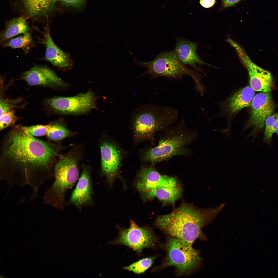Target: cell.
I'll use <instances>...</instances> for the list:
<instances>
[{
    "instance_id": "1",
    "label": "cell",
    "mask_w": 278,
    "mask_h": 278,
    "mask_svg": "<svg viewBox=\"0 0 278 278\" xmlns=\"http://www.w3.org/2000/svg\"><path fill=\"white\" fill-rule=\"evenodd\" d=\"M64 147L35 138L23 127H14L4 136L1 144L0 169L2 177L25 181L51 175Z\"/></svg>"
},
{
    "instance_id": "2",
    "label": "cell",
    "mask_w": 278,
    "mask_h": 278,
    "mask_svg": "<svg viewBox=\"0 0 278 278\" xmlns=\"http://www.w3.org/2000/svg\"><path fill=\"white\" fill-rule=\"evenodd\" d=\"M224 205L222 204L213 208H199L183 203L171 213L158 216L155 224L171 237L192 245L196 239L207 240L202 229L213 222Z\"/></svg>"
},
{
    "instance_id": "3",
    "label": "cell",
    "mask_w": 278,
    "mask_h": 278,
    "mask_svg": "<svg viewBox=\"0 0 278 278\" xmlns=\"http://www.w3.org/2000/svg\"><path fill=\"white\" fill-rule=\"evenodd\" d=\"M158 144L144 153V161L153 164L177 156H187L191 152L188 146L196 137L195 132L187 128L184 119L177 125L163 131Z\"/></svg>"
},
{
    "instance_id": "4",
    "label": "cell",
    "mask_w": 278,
    "mask_h": 278,
    "mask_svg": "<svg viewBox=\"0 0 278 278\" xmlns=\"http://www.w3.org/2000/svg\"><path fill=\"white\" fill-rule=\"evenodd\" d=\"M178 115L177 110L171 107L148 104L141 106L132 115L134 136L139 140L152 139L157 132L175 124Z\"/></svg>"
},
{
    "instance_id": "5",
    "label": "cell",
    "mask_w": 278,
    "mask_h": 278,
    "mask_svg": "<svg viewBox=\"0 0 278 278\" xmlns=\"http://www.w3.org/2000/svg\"><path fill=\"white\" fill-rule=\"evenodd\" d=\"M77 157L72 152L62 155L55 165L54 181L44 198L47 203L57 208H63L66 192L73 186L78 178Z\"/></svg>"
},
{
    "instance_id": "6",
    "label": "cell",
    "mask_w": 278,
    "mask_h": 278,
    "mask_svg": "<svg viewBox=\"0 0 278 278\" xmlns=\"http://www.w3.org/2000/svg\"><path fill=\"white\" fill-rule=\"evenodd\" d=\"M134 63L146 70L140 76L148 75L155 79L165 77L175 79H181L183 75L190 76L194 81L195 90L200 92L201 86L197 72L187 67L179 60L174 51L164 52L158 54L154 59L149 62L137 61L133 57Z\"/></svg>"
},
{
    "instance_id": "7",
    "label": "cell",
    "mask_w": 278,
    "mask_h": 278,
    "mask_svg": "<svg viewBox=\"0 0 278 278\" xmlns=\"http://www.w3.org/2000/svg\"><path fill=\"white\" fill-rule=\"evenodd\" d=\"M163 246L166 255L159 268L172 266L179 274H185L193 271L201 264L199 252L181 240L171 237Z\"/></svg>"
},
{
    "instance_id": "8",
    "label": "cell",
    "mask_w": 278,
    "mask_h": 278,
    "mask_svg": "<svg viewBox=\"0 0 278 278\" xmlns=\"http://www.w3.org/2000/svg\"><path fill=\"white\" fill-rule=\"evenodd\" d=\"M97 99L94 93L89 90L73 96L53 97L48 99L46 103L56 113L79 115L86 114L96 109Z\"/></svg>"
},
{
    "instance_id": "9",
    "label": "cell",
    "mask_w": 278,
    "mask_h": 278,
    "mask_svg": "<svg viewBox=\"0 0 278 278\" xmlns=\"http://www.w3.org/2000/svg\"><path fill=\"white\" fill-rule=\"evenodd\" d=\"M229 43L235 49L238 56L247 70L250 86L257 91L270 92L272 87L273 80L270 73L253 62L245 50L232 40Z\"/></svg>"
},
{
    "instance_id": "10",
    "label": "cell",
    "mask_w": 278,
    "mask_h": 278,
    "mask_svg": "<svg viewBox=\"0 0 278 278\" xmlns=\"http://www.w3.org/2000/svg\"><path fill=\"white\" fill-rule=\"evenodd\" d=\"M250 117L241 132V134L248 128L254 127L247 137L255 135L263 128L266 118L273 113L275 106L270 92H262L254 97L251 102Z\"/></svg>"
},
{
    "instance_id": "11",
    "label": "cell",
    "mask_w": 278,
    "mask_h": 278,
    "mask_svg": "<svg viewBox=\"0 0 278 278\" xmlns=\"http://www.w3.org/2000/svg\"><path fill=\"white\" fill-rule=\"evenodd\" d=\"M178 184L175 177L161 175L152 166L141 170L136 186L142 197L145 199L150 200L153 198V193L157 188Z\"/></svg>"
},
{
    "instance_id": "12",
    "label": "cell",
    "mask_w": 278,
    "mask_h": 278,
    "mask_svg": "<svg viewBox=\"0 0 278 278\" xmlns=\"http://www.w3.org/2000/svg\"><path fill=\"white\" fill-rule=\"evenodd\" d=\"M156 239L152 232L148 228L139 227L131 221L130 227L121 231L115 243L123 245L137 251L146 247H153Z\"/></svg>"
},
{
    "instance_id": "13",
    "label": "cell",
    "mask_w": 278,
    "mask_h": 278,
    "mask_svg": "<svg viewBox=\"0 0 278 278\" xmlns=\"http://www.w3.org/2000/svg\"><path fill=\"white\" fill-rule=\"evenodd\" d=\"M21 79L31 85H40L66 88L68 84L63 80L48 67L35 65L24 72Z\"/></svg>"
},
{
    "instance_id": "14",
    "label": "cell",
    "mask_w": 278,
    "mask_h": 278,
    "mask_svg": "<svg viewBox=\"0 0 278 278\" xmlns=\"http://www.w3.org/2000/svg\"><path fill=\"white\" fill-rule=\"evenodd\" d=\"M102 171L110 184L117 175L121 158V151L117 146L108 141L100 146Z\"/></svg>"
},
{
    "instance_id": "15",
    "label": "cell",
    "mask_w": 278,
    "mask_h": 278,
    "mask_svg": "<svg viewBox=\"0 0 278 278\" xmlns=\"http://www.w3.org/2000/svg\"><path fill=\"white\" fill-rule=\"evenodd\" d=\"M92 189L90 171L86 166L83 167L82 172L70 200L71 204L80 209L91 204Z\"/></svg>"
},
{
    "instance_id": "16",
    "label": "cell",
    "mask_w": 278,
    "mask_h": 278,
    "mask_svg": "<svg viewBox=\"0 0 278 278\" xmlns=\"http://www.w3.org/2000/svg\"><path fill=\"white\" fill-rule=\"evenodd\" d=\"M43 35L41 40L46 48L45 59L58 68H65L70 67L72 63L70 56L54 42L48 27L45 29Z\"/></svg>"
},
{
    "instance_id": "17",
    "label": "cell",
    "mask_w": 278,
    "mask_h": 278,
    "mask_svg": "<svg viewBox=\"0 0 278 278\" xmlns=\"http://www.w3.org/2000/svg\"><path fill=\"white\" fill-rule=\"evenodd\" d=\"M197 45L195 42L181 38L177 39L175 49L176 55L184 64L188 65L195 70L201 71L197 64H208L202 60L196 53Z\"/></svg>"
},
{
    "instance_id": "18",
    "label": "cell",
    "mask_w": 278,
    "mask_h": 278,
    "mask_svg": "<svg viewBox=\"0 0 278 278\" xmlns=\"http://www.w3.org/2000/svg\"><path fill=\"white\" fill-rule=\"evenodd\" d=\"M27 17L38 18L47 17L56 3L55 0H20Z\"/></svg>"
},
{
    "instance_id": "19",
    "label": "cell",
    "mask_w": 278,
    "mask_h": 278,
    "mask_svg": "<svg viewBox=\"0 0 278 278\" xmlns=\"http://www.w3.org/2000/svg\"><path fill=\"white\" fill-rule=\"evenodd\" d=\"M30 30L25 18L22 16L13 18L6 22L4 30L0 33V44L17 35L29 32Z\"/></svg>"
},
{
    "instance_id": "20",
    "label": "cell",
    "mask_w": 278,
    "mask_h": 278,
    "mask_svg": "<svg viewBox=\"0 0 278 278\" xmlns=\"http://www.w3.org/2000/svg\"><path fill=\"white\" fill-rule=\"evenodd\" d=\"M254 90L246 86L234 93L229 99L228 109L231 113H235L249 106L254 97Z\"/></svg>"
},
{
    "instance_id": "21",
    "label": "cell",
    "mask_w": 278,
    "mask_h": 278,
    "mask_svg": "<svg viewBox=\"0 0 278 278\" xmlns=\"http://www.w3.org/2000/svg\"><path fill=\"white\" fill-rule=\"evenodd\" d=\"M182 194V190L179 184L175 186H161L155 190L153 198L156 197L164 205H173L181 197Z\"/></svg>"
},
{
    "instance_id": "22",
    "label": "cell",
    "mask_w": 278,
    "mask_h": 278,
    "mask_svg": "<svg viewBox=\"0 0 278 278\" xmlns=\"http://www.w3.org/2000/svg\"><path fill=\"white\" fill-rule=\"evenodd\" d=\"M46 135L50 140L54 141L62 140L75 134L66 127L62 121H57L48 125Z\"/></svg>"
},
{
    "instance_id": "23",
    "label": "cell",
    "mask_w": 278,
    "mask_h": 278,
    "mask_svg": "<svg viewBox=\"0 0 278 278\" xmlns=\"http://www.w3.org/2000/svg\"><path fill=\"white\" fill-rule=\"evenodd\" d=\"M3 47H10L12 49L21 48L25 53L28 52L33 45L31 34L26 33L13 38H11L1 44Z\"/></svg>"
},
{
    "instance_id": "24",
    "label": "cell",
    "mask_w": 278,
    "mask_h": 278,
    "mask_svg": "<svg viewBox=\"0 0 278 278\" xmlns=\"http://www.w3.org/2000/svg\"><path fill=\"white\" fill-rule=\"evenodd\" d=\"M155 258L153 256L143 258L124 268L136 274L143 273L151 266Z\"/></svg>"
},
{
    "instance_id": "25",
    "label": "cell",
    "mask_w": 278,
    "mask_h": 278,
    "mask_svg": "<svg viewBox=\"0 0 278 278\" xmlns=\"http://www.w3.org/2000/svg\"><path fill=\"white\" fill-rule=\"evenodd\" d=\"M264 140L268 141L271 139L278 126V113L272 114L266 119Z\"/></svg>"
},
{
    "instance_id": "26",
    "label": "cell",
    "mask_w": 278,
    "mask_h": 278,
    "mask_svg": "<svg viewBox=\"0 0 278 278\" xmlns=\"http://www.w3.org/2000/svg\"><path fill=\"white\" fill-rule=\"evenodd\" d=\"M16 120V117L13 110L3 113L0 116V130L5 128L14 124Z\"/></svg>"
},
{
    "instance_id": "27",
    "label": "cell",
    "mask_w": 278,
    "mask_h": 278,
    "mask_svg": "<svg viewBox=\"0 0 278 278\" xmlns=\"http://www.w3.org/2000/svg\"><path fill=\"white\" fill-rule=\"evenodd\" d=\"M23 127L24 129L31 135L39 137L46 135L49 125H39Z\"/></svg>"
},
{
    "instance_id": "28",
    "label": "cell",
    "mask_w": 278,
    "mask_h": 278,
    "mask_svg": "<svg viewBox=\"0 0 278 278\" xmlns=\"http://www.w3.org/2000/svg\"><path fill=\"white\" fill-rule=\"evenodd\" d=\"M87 0H55L56 3L59 2L68 7L79 8L84 6Z\"/></svg>"
},
{
    "instance_id": "29",
    "label": "cell",
    "mask_w": 278,
    "mask_h": 278,
    "mask_svg": "<svg viewBox=\"0 0 278 278\" xmlns=\"http://www.w3.org/2000/svg\"><path fill=\"white\" fill-rule=\"evenodd\" d=\"M15 101H10L6 99H2L1 100L0 104V116L5 112L12 110V109L15 105Z\"/></svg>"
},
{
    "instance_id": "30",
    "label": "cell",
    "mask_w": 278,
    "mask_h": 278,
    "mask_svg": "<svg viewBox=\"0 0 278 278\" xmlns=\"http://www.w3.org/2000/svg\"><path fill=\"white\" fill-rule=\"evenodd\" d=\"M241 0H222V6L225 8L236 4Z\"/></svg>"
},
{
    "instance_id": "31",
    "label": "cell",
    "mask_w": 278,
    "mask_h": 278,
    "mask_svg": "<svg viewBox=\"0 0 278 278\" xmlns=\"http://www.w3.org/2000/svg\"><path fill=\"white\" fill-rule=\"evenodd\" d=\"M216 2L215 0H200L199 3L203 7L209 8L213 6Z\"/></svg>"
},
{
    "instance_id": "32",
    "label": "cell",
    "mask_w": 278,
    "mask_h": 278,
    "mask_svg": "<svg viewBox=\"0 0 278 278\" xmlns=\"http://www.w3.org/2000/svg\"><path fill=\"white\" fill-rule=\"evenodd\" d=\"M275 132L276 133V134H277V135H278V126L277 127Z\"/></svg>"
},
{
    "instance_id": "33",
    "label": "cell",
    "mask_w": 278,
    "mask_h": 278,
    "mask_svg": "<svg viewBox=\"0 0 278 278\" xmlns=\"http://www.w3.org/2000/svg\"><path fill=\"white\" fill-rule=\"evenodd\" d=\"M0 276V278H2L4 277H3V276L2 275H1Z\"/></svg>"
}]
</instances>
